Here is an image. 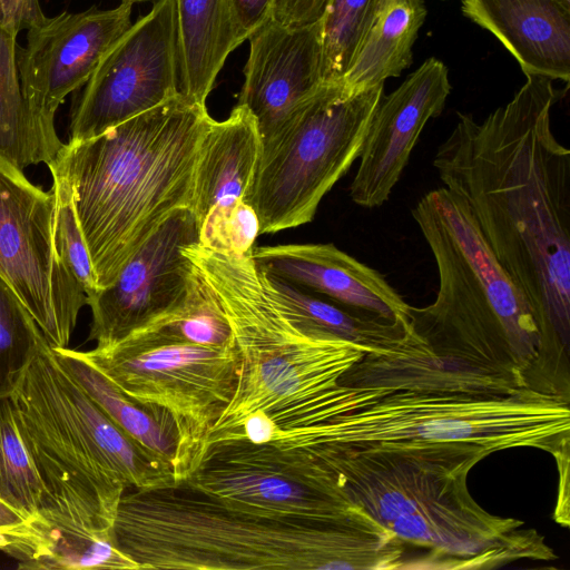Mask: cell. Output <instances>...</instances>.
<instances>
[{
  "mask_svg": "<svg viewBox=\"0 0 570 570\" xmlns=\"http://www.w3.org/2000/svg\"><path fill=\"white\" fill-rule=\"evenodd\" d=\"M384 85L346 95L324 82L267 135L246 194L259 234L313 220L318 205L358 158Z\"/></svg>",
  "mask_w": 570,
  "mask_h": 570,
  "instance_id": "obj_9",
  "label": "cell"
},
{
  "mask_svg": "<svg viewBox=\"0 0 570 570\" xmlns=\"http://www.w3.org/2000/svg\"><path fill=\"white\" fill-rule=\"evenodd\" d=\"M130 3L111 9L89 8L46 17L27 30L17 48V67L40 161L49 166L63 142L55 116L66 97L83 87L98 65L132 24Z\"/></svg>",
  "mask_w": 570,
  "mask_h": 570,
  "instance_id": "obj_15",
  "label": "cell"
},
{
  "mask_svg": "<svg viewBox=\"0 0 570 570\" xmlns=\"http://www.w3.org/2000/svg\"><path fill=\"white\" fill-rule=\"evenodd\" d=\"M206 105L183 96L98 136L63 142L48 166L69 184L99 289L177 209L191 206Z\"/></svg>",
  "mask_w": 570,
  "mask_h": 570,
  "instance_id": "obj_4",
  "label": "cell"
},
{
  "mask_svg": "<svg viewBox=\"0 0 570 570\" xmlns=\"http://www.w3.org/2000/svg\"><path fill=\"white\" fill-rule=\"evenodd\" d=\"M17 36L0 27V156L24 169L40 157L17 67Z\"/></svg>",
  "mask_w": 570,
  "mask_h": 570,
  "instance_id": "obj_26",
  "label": "cell"
},
{
  "mask_svg": "<svg viewBox=\"0 0 570 570\" xmlns=\"http://www.w3.org/2000/svg\"><path fill=\"white\" fill-rule=\"evenodd\" d=\"M51 191L55 204V233L59 254L87 298L99 292L91 258L77 219L72 193L67 180L56 170Z\"/></svg>",
  "mask_w": 570,
  "mask_h": 570,
  "instance_id": "obj_30",
  "label": "cell"
},
{
  "mask_svg": "<svg viewBox=\"0 0 570 570\" xmlns=\"http://www.w3.org/2000/svg\"><path fill=\"white\" fill-rule=\"evenodd\" d=\"M261 147L257 122L240 105L225 120L210 124L197 158L190 206L199 245L205 246L234 207L245 200Z\"/></svg>",
  "mask_w": 570,
  "mask_h": 570,
  "instance_id": "obj_20",
  "label": "cell"
},
{
  "mask_svg": "<svg viewBox=\"0 0 570 570\" xmlns=\"http://www.w3.org/2000/svg\"><path fill=\"white\" fill-rule=\"evenodd\" d=\"M330 0H274L271 19L284 26H304L321 20Z\"/></svg>",
  "mask_w": 570,
  "mask_h": 570,
  "instance_id": "obj_31",
  "label": "cell"
},
{
  "mask_svg": "<svg viewBox=\"0 0 570 570\" xmlns=\"http://www.w3.org/2000/svg\"><path fill=\"white\" fill-rule=\"evenodd\" d=\"M43 334L0 276V399L9 397Z\"/></svg>",
  "mask_w": 570,
  "mask_h": 570,
  "instance_id": "obj_29",
  "label": "cell"
},
{
  "mask_svg": "<svg viewBox=\"0 0 570 570\" xmlns=\"http://www.w3.org/2000/svg\"><path fill=\"white\" fill-rule=\"evenodd\" d=\"M274 0H233L239 36L243 41L271 17Z\"/></svg>",
  "mask_w": 570,
  "mask_h": 570,
  "instance_id": "obj_33",
  "label": "cell"
},
{
  "mask_svg": "<svg viewBox=\"0 0 570 570\" xmlns=\"http://www.w3.org/2000/svg\"><path fill=\"white\" fill-rule=\"evenodd\" d=\"M9 397L45 485L43 502L116 520L126 490L176 484L173 466L107 415L61 366L45 337Z\"/></svg>",
  "mask_w": 570,
  "mask_h": 570,
  "instance_id": "obj_7",
  "label": "cell"
},
{
  "mask_svg": "<svg viewBox=\"0 0 570 570\" xmlns=\"http://www.w3.org/2000/svg\"><path fill=\"white\" fill-rule=\"evenodd\" d=\"M413 333L395 350L364 353L340 379L354 387L389 391L511 394L532 387L508 342L410 323Z\"/></svg>",
  "mask_w": 570,
  "mask_h": 570,
  "instance_id": "obj_12",
  "label": "cell"
},
{
  "mask_svg": "<svg viewBox=\"0 0 570 570\" xmlns=\"http://www.w3.org/2000/svg\"><path fill=\"white\" fill-rule=\"evenodd\" d=\"M28 519L0 499V533L14 537L26 525Z\"/></svg>",
  "mask_w": 570,
  "mask_h": 570,
  "instance_id": "obj_35",
  "label": "cell"
},
{
  "mask_svg": "<svg viewBox=\"0 0 570 570\" xmlns=\"http://www.w3.org/2000/svg\"><path fill=\"white\" fill-rule=\"evenodd\" d=\"M249 53L238 104L267 135L323 83V18L284 26L271 18L248 38Z\"/></svg>",
  "mask_w": 570,
  "mask_h": 570,
  "instance_id": "obj_18",
  "label": "cell"
},
{
  "mask_svg": "<svg viewBox=\"0 0 570 570\" xmlns=\"http://www.w3.org/2000/svg\"><path fill=\"white\" fill-rule=\"evenodd\" d=\"M45 18L39 0H0V27L16 36Z\"/></svg>",
  "mask_w": 570,
  "mask_h": 570,
  "instance_id": "obj_32",
  "label": "cell"
},
{
  "mask_svg": "<svg viewBox=\"0 0 570 570\" xmlns=\"http://www.w3.org/2000/svg\"><path fill=\"white\" fill-rule=\"evenodd\" d=\"M183 252L218 299L242 361L233 397L207 445L248 415L256 443L331 420L338 381L364 350L304 317L252 254L227 255L197 242Z\"/></svg>",
  "mask_w": 570,
  "mask_h": 570,
  "instance_id": "obj_3",
  "label": "cell"
},
{
  "mask_svg": "<svg viewBox=\"0 0 570 570\" xmlns=\"http://www.w3.org/2000/svg\"><path fill=\"white\" fill-rule=\"evenodd\" d=\"M482 121L458 114L433 166L460 197L492 255L530 306L548 350L570 336V151L556 138L552 80L528 75Z\"/></svg>",
  "mask_w": 570,
  "mask_h": 570,
  "instance_id": "obj_1",
  "label": "cell"
},
{
  "mask_svg": "<svg viewBox=\"0 0 570 570\" xmlns=\"http://www.w3.org/2000/svg\"><path fill=\"white\" fill-rule=\"evenodd\" d=\"M183 483L258 513L324 522L365 513L330 487L308 455L269 442L209 443Z\"/></svg>",
  "mask_w": 570,
  "mask_h": 570,
  "instance_id": "obj_14",
  "label": "cell"
},
{
  "mask_svg": "<svg viewBox=\"0 0 570 570\" xmlns=\"http://www.w3.org/2000/svg\"><path fill=\"white\" fill-rule=\"evenodd\" d=\"M424 0H386L340 83L346 95L397 77L413 59V46L426 18Z\"/></svg>",
  "mask_w": 570,
  "mask_h": 570,
  "instance_id": "obj_24",
  "label": "cell"
},
{
  "mask_svg": "<svg viewBox=\"0 0 570 570\" xmlns=\"http://www.w3.org/2000/svg\"><path fill=\"white\" fill-rule=\"evenodd\" d=\"M252 256L279 279L326 295L346 308L411 327V305L385 277L333 244L254 247Z\"/></svg>",
  "mask_w": 570,
  "mask_h": 570,
  "instance_id": "obj_19",
  "label": "cell"
},
{
  "mask_svg": "<svg viewBox=\"0 0 570 570\" xmlns=\"http://www.w3.org/2000/svg\"><path fill=\"white\" fill-rule=\"evenodd\" d=\"M179 96L176 0H156L83 86L71 110L68 141L98 136Z\"/></svg>",
  "mask_w": 570,
  "mask_h": 570,
  "instance_id": "obj_13",
  "label": "cell"
},
{
  "mask_svg": "<svg viewBox=\"0 0 570 570\" xmlns=\"http://www.w3.org/2000/svg\"><path fill=\"white\" fill-rule=\"evenodd\" d=\"M463 14L493 35L522 72L570 80V6L561 0H462Z\"/></svg>",
  "mask_w": 570,
  "mask_h": 570,
  "instance_id": "obj_21",
  "label": "cell"
},
{
  "mask_svg": "<svg viewBox=\"0 0 570 570\" xmlns=\"http://www.w3.org/2000/svg\"><path fill=\"white\" fill-rule=\"evenodd\" d=\"M451 91L449 71L426 59L391 94L383 95L370 120L350 197L376 208L391 196L428 121L438 117Z\"/></svg>",
  "mask_w": 570,
  "mask_h": 570,
  "instance_id": "obj_17",
  "label": "cell"
},
{
  "mask_svg": "<svg viewBox=\"0 0 570 570\" xmlns=\"http://www.w3.org/2000/svg\"><path fill=\"white\" fill-rule=\"evenodd\" d=\"M0 276L52 348L68 347L87 296L61 258L52 191L0 156Z\"/></svg>",
  "mask_w": 570,
  "mask_h": 570,
  "instance_id": "obj_11",
  "label": "cell"
},
{
  "mask_svg": "<svg viewBox=\"0 0 570 570\" xmlns=\"http://www.w3.org/2000/svg\"><path fill=\"white\" fill-rule=\"evenodd\" d=\"M81 355L131 399L173 415L179 433L175 480L185 482L199 465L208 435L233 397L242 364L236 344L193 341L164 317Z\"/></svg>",
  "mask_w": 570,
  "mask_h": 570,
  "instance_id": "obj_10",
  "label": "cell"
},
{
  "mask_svg": "<svg viewBox=\"0 0 570 570\" xmlns=\"http://www.w3.org/2000/svg\"><path fill=\"white\" fill-rule=\"evenodd\" d=\"M412 217L431 249L439 289L433 303L410 307V316L507 340L530 385L562 394V360L547 347L525 298L482 238L466 204L441 187L426 193Z\"/></svg>",
  "mask_w": 570,
  "mask_h": 570,
  "instance_id": "obj_8",
  "label": "cell"
},
{
  "mask_svg": "<svg viewBox=\"0 0 570 570\" xmlns=\"http://www.w3.org/2000/svg\"><path fill=\"white\" fill-rule=\"evenodd\" d=\"M45 485L21 435L10 397L0 399V499L28 520L41 508Z\"/></svg>",
  "mask_w": 570,
  "mask_h": 570,
  "instance_id": "obj_27",
  "label": "cell"
},
{
  "mask_svg": "<svg viewBox=\"0 0 570 570\" xmlns=\"http://www.w3.org/2000/svg\"><path fill=\"white\" fill-rule=\"evenodd\" d=\"M564 4L570 6V0H561Z\"/></svg>",
  "mask_w": 570,
  "mask_h": 570,
  "instance_id": "obj_38",
  "label": "cell"
},
{
  "mask_svg": "<svg viewBox=\"0 0 570 570\" xmlns=\"http://www.w3.org/2000/svg\"><path fill=\"white\" fill-rule=\"evenodd\" d=\"M569 396L527 387L511 394L390 391L370 405L305 430L299 445L386 452L468 476L485 456L569 446Z\"/></svg>",
  "mask_w": 570,
  "mask_h": 570,
  "instance_id": "obj_5",
  "label": "cell"
},
{
  "mask_svg": "<svg viewBox=\"0 0 570 570\" xmlns=\"http://www.w3.org/2000/svg\"><path fill=\"white\" fill-rule=\"evenodd\" d=\"M385 1L330 0L323 16L324 82H340Z\"/></svg>",
  "mask_w": 570,
  "mask_h": 570,
  "instance_id": "obj_28",
  "label": "cell"
},
{
  "mask_svg": "<svg viewBox=\"0 0 570 570\" xmlns=\"http://www.w3.org/2000/svg\"><path fill=\"white\" fill-rule=\"evenodd\" d=\"M144 1H147V0H121V2H126V3H130V4H135L137 2H144Z\"/></svg>",
  "mask_w": 570,
  "mask_h": 570,
  "instance_id": "obj_37",
  "label": "cell"
},
{
  "mask_svg": "<svg viewBox=\"0 0 570 570\" xmlns=\"http://www.w3.org/2000/svg\"><path fill=\"white\" fill-rule=\"evenodd\" d=\"M2 551L21 569H139L116 546L112 525L58 505L41 507Z\"/></svg>",
  "mask_w": 570,
  "mask_h": 570,
  "instance_id": "obj_22",
  "label": "cell"
},
{
  "mask_svg": "<svg viewBox=\"0 0 570 570\" xmlns=\"http://www.w3.org/2000/svg\"><path fill=\"white\" fill-rule=\"evenodd\" d=\"M554 458L560 472V488L554 517L559 523L567 527L569 524V446H566Z\"/></svg>",
  "mask_w": 570,
  "mask_h": 570,
  "instance_id": "obj_34",
  "label": "cell"
},
{
  "mask_svg": "<svg viewBox=\"0 0 570 570\" xmlns=\"http://www.w3.org/2000/svg\"><path fill=\"white\" fill-rule=\"evenodd\" d=\"M198 242L189 208L174 212L127 261L116 279L87 298L89 340L109 346L178 311L193 265L183 247Z\"/></svg>",
  "mask_w": 570,
  "mask_h": 570,
  "instance_id": "obj_16",
  "label": "cell"
},
{
  "mask_svg": "<svg viewBox=\"0 0 570 570\" xmlns=\"http://www.w3.org/2000/svg\"><path fill=\"white\" fill-rule=\"evenodd\" d=\"M180 94L206 105L228 56L244 41L233 0H176Z\"/></svg>",
  "mask_w": 570,
  "mask_h": 570,
  "instance_id": "obj_23",
  "label": "cell"
},
{
  "mask_svg": "<svg viewBox=\"0 0 570 570\" xmlns=\"http://www.w3.org/2000/svg\"><path fill=\"white\" fill-rule=\"evenodd\" d=\"M10 539H11V535L0 533V550H2L6 546L9 544Z\"/></svg>",
  "mask_w": 570,
  "mask_h": 570,
  "instance_id": "obj_36",
  "label": "cell"
},
{
  "mask_svg": "<svg viewBox=\"0 0 570 570\" xmlns=\"http://www.w3.org/2000/svg\"><path fill=\"white\" fill-rule=\"evenodd\" d=\"M52 350L61 366L107 415L132 439L166 460L175 474L179 433L173 415L159 406L140 403L125 394L86 361L80 351L69 347Z\"/></svg>",
  "mask_w": 570,
  "mask_h": 570,
  "instance_id": "obj_25",
  "label": "cell"
},
{
  "mask_svg": "<svg viewBox=\"0 0 570 570\" xmlns=\"http://www.w3.org/2000/svg\"><path fill=\"white\" fill-rule=\"evenodd\" d=\"M139 569H402L404 546L367 513L335 522L258 513L187 483L126 490L114 524Z\"/></svg>",
  "mask_w": 570,
  "mask_h": 570,
  "instance_id": "obj_2",
  "label": "cell"
},
{
  "mask_svg": "<svg viewBox=\"0 0 570 570\" xmlns=\"http://www.w3.org/2000/svg\"><path fill=\"white\" fill-rule=\"evenodd\" d=\"M342 494L403 543L426 548L436 569H493L522 559L553 560L544 538L523 522L488 513L468 476L386 452L318 448ZM425 564H423V568Z\"/></svg>",
  "mask_w": 570,
  "mask_h": 570,
  "instance_id": "obj_6",
  "label": "cell"
}]
</instances>
